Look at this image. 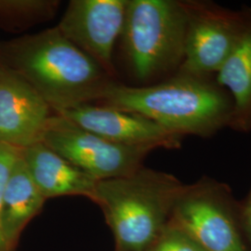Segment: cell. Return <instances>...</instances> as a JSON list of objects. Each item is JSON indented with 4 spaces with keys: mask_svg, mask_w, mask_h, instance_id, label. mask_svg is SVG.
I'll use <instances>...</instances> for the list:
<instances>
[{
    "mask_svg": "<svg viewBox=\"0 0 251 251\" xmlns=\"http://www.w3.org/2000/svg\"><path fill=\"white\" fill-rule=\"evenodd\" d=\"M0 63L28 82L54 113L98 102L117 81L56 26L1 43Z\"/></svg>",
    "mask_w": 251,
    "mask_h": 251,
    "instance_id": "1",
    "label": "cell"
},
{
    "mask_svg": "<svg viewBox=\"0 0 251 251\" xmlns=\"http://www.w3.org/2000/svg\"><path fill=\"white\" fill-rule=\"evenodd\" d=\"M146 117L173 133L211 138L229 126L230 94L210 76L176 72L144 86L114 82L98 102Z\"/></svg>",
    "mask_w": 251,
    "mask_h": 251,
    "instance_id": "2",
    "label": "cell"
},
{
    "mask_svg": "<svg viewBox=\"0 0 251 251\" xmlns=\"http://www.w3.org/2000/svg\"><path fill=\"white\" fill-rule=\"evenodd\" d=\"M184 186L172 174L143 167L126 177L99 180L90 200L114 234L115 251H146L169 224Z\"/></svg>",
    "mask_w": 251,
    "mask_h": 251,
    "instance_id": "3",
    "label": "cell"
},
{
    "mask_svg": "<svg viewBox=\"0 0 251 251\" xmlns=\"http://www.w3.org/2000/svg\"><path fill=\"white\" fill-rule=\"evenodd\" d=\"M186 30L184 1H126L119 41L126 67L140 86L179 70L184 59Z\"/></svg>",
    "mask_w": 251,
    "mask_h": 251,
    "instance_id": "4",
    "label": "cell"
},
{
    "mask_svg": "<svg viewBox=\"0 0 251 251\" xmlns=\"http://www.w3.org/2000/svg\"><path fill=\"white\" fill-rule=\"evenodd\" d=\"M240 206L225 183L203 177L185 184L170 223L206 251H247L238 231Z\"/></svg>",
    "mask_w": 251,
    "mask_h": 251,
    "instance_id": "5",
    "label": "cell"
},
{
    "mask_svg": "<svg viewBox=\"0 0 251 251\" xmlns=\"http://www.w3.org/2000/svg\"><path fill=\"white\" fill-rule=\"evenodd\" d=\"M187 30L184 59L177 72L210 76L233 52L248 25L251 8L227 9L207 0H184Z\"/></svg>",
    "mask_w": 251,
    "mask_h": 251,
    "instance_id": "6",
    "label": "cell"
},
{
    "mask_svg": "<svg viewBox=\"0 0 251 251\" xmlns=\"http://www.w3.org/2000/svg\"><path fill=\"white\" fill-rule=\"evenodd\" d=\"M41 142L97 180L134 173L155 150L152 146L109 142L55 113L47 123Z\"/></svg>",
    "mask_w": 251,
    "mask_h": 251,
    "instance_id": "7",
    "label": "cell"
},
{
    "mask_svg": "<svg viewBox=\"0 0 251 251\" xmlns=\"http://www.w3.org/2000/svg\"><path fill=\"white\" fill-rule=\"evenodd\" d=\"M127 0H72L57 28L65 38L116 77L114 50Z\"/></svg>",
    "mask_w": 251,
    "mask_h": 251,
    "instance_id": "8",
    "label": "cell"
},
{
    "mask_svg": "<svg viewBox=\"0 0 251 251\" xmlns=\"http://www.w3.org/2000/svg\"><path fill=\"white\" fill-rule=\"evenodd\" d=\"M55 114L115 144L178 149L184 139L141 115L99 103H85Z\"/></svg>",
    "mask_w": 251,
    "mask_h": 251,
    "instance_id": "9",
    "label": "cell"
},
{
    "mask_svg": "<svg viewBox=\"0 0 251 251\" xmlns=\"http://www.w3.org/2000/svg\"><path fill=\"white\" fill-rule=\"evenodd\" d=\"M51 111L28 82L0 63V144L24 149L41 142Z\"/></svg>",
    "mask_w": 251,
    "mask_h": 251,
    "instance_id": "10",
    "label": "cell"
},
{
    "mask_svg": "<svg viewBox=\"0 0 251 251\" xmlns=\"http://www.w3.org/2000/svg\"><path fill=\"white\" fill-rule=\"evenodd\" d=\"M20 154L36 188L46 200L70 196L92 198L99 180L42 142L20 149Z\"/></svg>",
    "mask_w": 251,
    "mask_h": 251,
    "instance_id": "11",
    "label": "cell"
},
{
    "mask_svg": "<svg viewBox=\"0 0 251 251\" xmlns=\"http://www.w3.org/2000/svg\"><path fill=\"white\" fill-rule=\"evenodd\" d=\"M46 201L20 154L5 189L0 212V234L4 251H16L23 231L40 213Z\"/></svg>",
    "mask_w": 251,
    "mask_h": 251,
    "instance_id": "12",
    "label": "cell"
},
{
    "mask_svg": "<svg viewBox=\"0 0 251 251\" xmlns=\"http://www.w3.org/2000/svg\"><path fill=\"white\" fill-rule=\"evenodd\" d=\"M216 82L233 100V117L229 127L237 132H251V8L242 37L217 73Z\"/></svg>",
    "mask_w": 251,
    "mask_h": 251,
    "instance_id": "13",
    "label": "cell"
},
{
    "mask_svg": "<svg viewBox=\"0 0 251 251\" xmlns=\"http://www.w3.org/2000/svg\"><path fill=\"white\" fill-rule=\"evenodd\" d=\"M61 2L58 0H0V27L26 29L50 21Z\"/></svg>",
    "mask_w": 251,
    "mask_h": 251,
    "instance_id": "14",
    "label": "cell"
},
{
    "mask_svg": "<svg viewBox=\"0 0 251 251\" xmlns=\"http://www.w3.org/2000/svg\"><path fill=\"white\" fill-rule=\"evenodd\" d=\"M146 251H206L188 234L170 222Z\"/></svg>",
    "mask_w": 251,
    "mask_h": 251,
    "instance_id": "15",
    "label": "cell"
},
{
    "mask_svg": "<svg viewBox=\"0 0 251 251\" xmlns=\"http://www.w3.org/2000/svg\"><path fill=\"white\" fill-rule=\"evenodd\" d=\"M20 155V149L0 144V212L10 173ZM0 251H4L3 242L0 234Z\"/></svg>",
    "mask_w": 251,
    "mask_h": 251,
    "instance_id": "16",
    "label": "cell"
},
{
    "mask_svg": "<svg viewBox=\"0 0 251 251\" xmlns=\"http://www.w3.org/2000/svg\"><path fill=\"white\" fill-rule=\"evenodd\" d=\"M240 219L251 241V188L243 205L240 206Z\"/></svg>",
    "mask_w": 251,
    "mask_h": 251,
    "instance_id": "17",
    "label": "cell"
}]
</instances>
